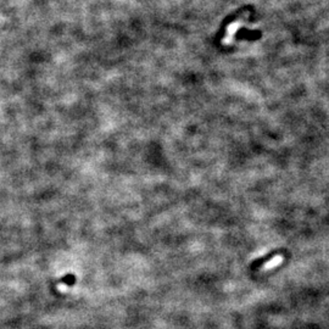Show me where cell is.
I'll return each mask as SVG.
<instances>
[{
  "mask_svg": "<svg viewBox=\"0 0 329 329\" xmlns=\"http://www.w3.org/2000/svg\"><path fill=\"white\" fill-rule=\"evenodd\" d=\"M241 26H243V23H241L240 21H237V22H234V23L230 24V27H228V30H227V36L224 37L222 42H223L224 44L231 43L232 40H233L234 34H236L238 32V31H239V28Z\"/></svg>",
  "mask_w": 329,
  "mask_h": 329,
  "instance_id": "6da1fadb",
  "label": "cell"
}]
</instances>
